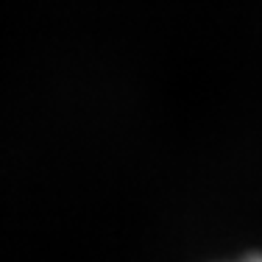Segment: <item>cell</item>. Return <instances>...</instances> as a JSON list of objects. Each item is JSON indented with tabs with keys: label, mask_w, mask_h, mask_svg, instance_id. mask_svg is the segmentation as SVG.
<instances>
[{
	"label": "cell",
	"mask_w": 262,
	"mask_h": 262,
	"mask_svg": "<svg viewBox=\"0 0 262 262\" xmlns=\"http://www.w3.org/2000/svg\"><path fill=\"white\" fill-rule=\"evenodd\" d=\"M237 262H262V257H246V259H237Z\"/></svg>",
	"instance_id": "cell-1"
}]
</instances>
